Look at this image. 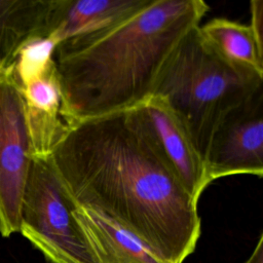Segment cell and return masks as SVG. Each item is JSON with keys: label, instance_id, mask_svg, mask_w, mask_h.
<instances>
[{"label": "cell", "instance_id": "cell-1", "mask_svg": "<svg viewBox=\"0 0 263 263\" xmlns=\"http://www.w3.org/2000/svg\"><path fill=\"white\" fill-rule=\"evenodd\" d=\"M48 159L73 204L107 216L162 263H183L195 250L198 201L164 156L140 105L67 124Z\"/></svg>", "mask_w": 263, "mask_h": 263}, {"label": "cell", "instance_id": "cell-2", "mask_svg": "<svg viewBox=\"0 0 263 263\" xmlns=\"http://www.w3.org/2000/svg\"><path fill=\"white\" fill-rule=\"evenodd\" d=\"M209 10L202 0H148L123 18L60 42L53 52L66 124L135 107Z\"/></svg>", "mask_w": 263, "mask_h": 263}, {"label": "cell", "instance_id": "cell-3", "mask_svg": "<svg viewBox=\"0 0 263 263\" xmlns=\"http://www.w3.org/2000/svg\"><path fill=\"white\" fill-rule=\"evenodd\" d=\"M262 87V77L223 62L205 43L197 26L168 59L153 95L164 99L205 162L220 122Z\"/></svg>", "mask_w": 263, "mask_h": 263}, {"label": "cell", "instance_id": "cell-4", "mask_svg": "<svg viewBox=\"0 0 263 263\" xmlns=\"http://www.w3.org/2000/svg\"><path fill=\"white\" fill-rule=\"evenodd\" d=\"M20 233L49 263H101L72 214V203L48 157H32Z\"/></svg>", "mask_w": 263, "mask_h": 263}, {"label": "cell", "instance_id": "cell-5", "mask_svg": "<svg viewBox=\"0 0 263 263\" xmlns=\"http://www.w3.org/2000/svg\"><path fill=\"white\" fill-rule=\"evenodd\" d=\"M13 67L0 75V235L4 238L20 232L32 158L24 101Z\"/></svg>", "mask_w": 263, "mask_h": 263}, {"label": "cell", "instance_id": "cell-6", "mask_svg": "<svg viewBox=\"0 0 263 263\" xmlns=\"http://www.w3.org/2000/svg\"><path fill=\"white\" fill-rule=\"evenodd\" d=\"M205 166L211 183L234 175L263 176V87L220 122L205 156Z\"/></svg>", "mask_w": 263, "mask_h": 263}, {"label": "cell", "instance_id": "cell-7", "mask_svg": "<svg viewBox=\"0 0 263 263\" xmlns=\"http://www.w3.org/2000/svg\"><path fill=\"white\" fill-rule=\"evenodd\" d=\"M139 105L164 156L188 193L198 201L211 184L204 160L164 99L152 95Z\"/></svg>", "mask_w": 263, "mask_h": 263}, {"label": "cell", "instance_id": "cell-8", "mask_svg": "<svg viewBox=\"0 0 263 263\" xmlns=\"http://www.w3.org/2000/svg\"><path fill=\"white\" fill-rule=\"evenodd\" d=\"M20 89L31 157L46 158L67 125L61 115L62 95L54 62L42 74L21 85Z\"/></svg>", "mask_w": 263, "mask_h": 263}, {"label": "cell", "instance_id": "cell-9", "mask_svg": "<svg viewBox=\"0 0 263 263\" xmlns=\"http://www.w3.org/2000/svg\"><path fill=\"white\" fill-rule=\"evenodd\" d=\"M148 0H49L48 37L66 39L107 27L138 10Z\"/></svg>", "mask_w": 263, "mask_h": 263}, {"label": "cell", "instance_id": "cell-10", "mask_svg": "<svg viewBox=\"0 0 263 263\" xmlns=\"http://www.w3.org/2000/svg\"><path fill=\"white\" fill-rule=\"evenodd\" d=\"M72 214L101 263H162L134 235L102 213L72 203Z\"/></svg>", "mask_w": 263, "mask_h": 263}, {"label": "cell", "instance_id": "cell-11", "mask_svg": "<svg viewBox=\"0 0 263 263\" xmlns=\"http://www.w3.org/2000/svg\"><path fill=\"white\" fill-rule=\"evenodd\" d=\"M49 0H0V75L14 66L23 46L48 37Z\"/></svg>", "mask_w": 263, "mask_h": 263}, {"label": "cell", "instance_id": "cell-12", "mask_svg": "<svg viewBox=\"0 0 263 263\" xmlns=\"http://www.w3.org/2000/svg\"><path fill=\"white\" fill-rule=\"evenodd\" d=\"M199 32L223 62L238 71L263 78V49L249 25L216 17L199 26Z\"/></svg>", "mask_w": 263, "mask_h": 263}, {"label": "cell", "instance_id": "cell-13", "mask_svg": "<svg viewBox=\"0 0 263 263\" xmlns=\"http://www.w3.org/2000/svg\"><path fill=\"white\" fill-rule=\"evenodd\" d=\"M57 45L53 39L43 37L32 39L23 46L13 67L20 86L42 74L52 65Z\"/></svg>", "mask_w": 263, "mask_h": 263}, {"label": "cell", "instance_id": "cell-14", "mask_svg": "<svg viewBox=\"0 0 263 263\" xmlns=\"http://www.w3.org/2000/svg\"><path fill=\"white\" fill-rule=\"evenodd\" d=\"M251 23L250 28L259 45L263 49V1L253 0L250 2Z\"/></svg>", "mask_w": 263, "mask_h": 263}, {"label": "cell", "instance_id": "cell-15", "mask_svg": "<svg viewBox=\"0 0 263 263\" xmlns=\"http://www.w3.org/2000/svg\"><path fill=\"white\" fill-rule=\"evenodd\" d=\"M245 263H263V234L260 235L257 246Z\"/></svg>", "mask_w": 263, "mask_h": 263}]
</instances>
